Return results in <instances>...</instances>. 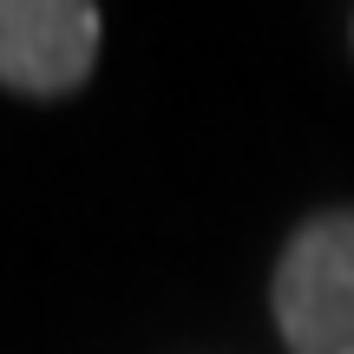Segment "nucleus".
<instances>
[{
	"instance_id": "obj_2",
	"label": "nucleus",
	"mask_w": 354,
	"mask_h": 354,
	"mask_svg": "<svg viewBox=\"0 0 354 354\" xmlns=\"http://www.w3.org/2000/svg\"><path fill=\"white\" fill-rule=\"evenodd\" d=\"M105 20L86 0H0V86L26 99H66L99 59Z\"/></svg>"
},
{
	"instance_id": "obj_1",
	"label": "nucleus",
	"mask_w": 354,
	"mask_h": 354,
	"mask_svg": "<svg viewBox=\"0 0 354 354\" xmlns=\"http://www.w3.org/2000/svg\"><path fill=\"white\" fill-rule=\"evenodd\" d=\"M269 308L289 354H354V210H322L289 236Z\"/></svg>"
}]
</instances>
